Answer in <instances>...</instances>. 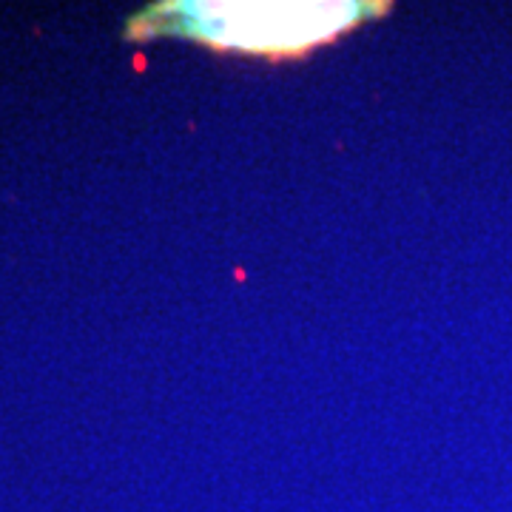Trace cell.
Masks as SVG:
<instances>
[{
    "mask_svg": "<svg viewBox=\"0 0 512 512\" xmlns=\"http://www.w3.org/2000/svg\"><path fill=\"white\" fill-rule=\"evenodd\" d=\"M384 3H157L126 20L128 40L191 37L254 55H302L379 15Z\"/></svg>",
    "mask_w": 512,
    "mask_h": 512,
    "instance_id": "1",
    "label": "cell"
}]
</instances>
